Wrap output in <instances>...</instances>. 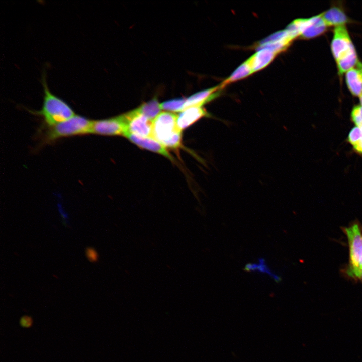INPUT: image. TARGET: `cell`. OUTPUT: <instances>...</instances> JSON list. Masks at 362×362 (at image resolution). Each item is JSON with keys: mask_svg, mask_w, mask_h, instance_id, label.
Wrapping results in <instances>:
<instances>
[{"mask_svg": "<svg viewBox=\"0 0 362 362\" xmlns=\"http://www.w3.org/2000/svg\"><path fill=\"white\" fill-rule=\"evenodd\" d=\"M331 51L336 62L356 53L346 26L334 28Z\"/></svg>", "mask_w": 362, "mask_h": 362, "instance_id": "cell-5", "label": "cell"}, {"mask_svg": "<svg viewBox=\"0 0 362 362\" xmlns=\"http://www.w3.org/2000/svg\"><path fill=\"white\" fill-rule=\"evenodd\" d=\"M209 114L202 107H191L177 115V125L182 130L186 129L203 117L208 116Z\"/></svg>", "mask_w": 362, "mask_h": 362, "instance_id": "cell-11", "label": "cell"}, {"mask_svg": "<svg viewBox=\"0 0 362 362\" xmlns=\"http://www.w3.org/2000/svg\"><path fill=\"white\" fill-rule=\"evenodd\" d=\"M345 82L351 94L355 97L362 95V73L357 65L345 73Z\"/></svg>", "mask_w": 362, "mask_h": 362, "instance_id": "cell-14", "label": "cell"}, {"mask_svg": "<svg viewBox=\"0 0 362 362\" xmlns=\"http://www.w3.org/2000/svg\"><path fill=\"white\" fill-rule=\"evenodd\" d=\"M44 97L41 109L35 112L42 116L47 126L65 121L75 115L72 108L63 100L52 94L42 76Z\"/></svg>", "mask_w": 362, "mask_h": 362, "instance_id": "cell-2", "label": "cell"}, {"mask_svg": "<svg viewBox=\"0 0 362 362\" xmlns=\"http://www.w3.org/2000/svg\"><path fill=\"white\" fill-rule=\"evenodd\" d=\"M346 235L349 250V260L347 273L353 278L360 279L362 273V227L354 223L342 228Z\"/></svg>", "mask_w": 362, "mask_h": 362, "instance_id": "cell-4", "label": "cell"}, {"mask_svg": "<svg viewBox=\"0 0 362 362\" xmlns=\"http://www.w3.org/2000/svg\"><path fill=\"white\" fill-rule=\"evenodd\" d=\"M277 54L268 48H261L251 56L247 61L253 73L266 67L273 61Z\"/></svg>", "mask_w": 362, "mask_h": 362, "instance_id": "cell-13", "label": "cell"}, {"mask_svg": "<svg viewBox=\"0 0 362 362\" xmlns=\"http://www.w3.org/2000/svg\"><path fill=\"white\" fill-rule=\"evenodd\" d=\"M360 279H362V273H361V276H360Z\"/></svg>", "mask_w": 362, "mask_h": 362, "instance_id": "cell-24", "label": "cell"}, {"mask_svg": "<svg viewBox=\"0 0 362 362\" xmlns=\"http://www.w3.org/2000/svg\"><path fill=\"white\" fill-rule=\"evenodd\" d=\"M350 119L355 126L362 125V107L360 104L353 106L350 113Z\"/></svg>", "mask_w": 362, "mask_h": 362, "instance_id": "cell-19", "label": "cell"}, {"mask_svg": "<svg viewBox=\"0 0 362 362\" xmlns=\"http://www.w3.org/2000/svg\"><path fill=\"white\" fill-rule=\"evenodd\" d=\"M321 14L322 18L328 27L343 26L351 22L350 19L343 9L338 6H333Z\"/></svg>", "mask_w": 362, "mask_h": 362, "instance_id": "cell-12", "label": "cell"}, {"mask_svg": "<svg viewBox=\"0 0 362 362\" xmlns=\"http://www.w3.org/2000/svg\"><path fill=\"white\" fill-rule=\"evenodd\" d=\"M126 132V126L122 115L93 121V134L106 136H124Z\"/></svg>", "mask_w": 362, "mask_h": 362, "instance_id": "cell-7", "label": "cell"}, {"mask_svg": "<svg viewBox=\"0 0 362 362\" xmlns=\"http://www.w3.org/2000/svg\"><path fill=\"white\" fill-rule=\"evenodd\" d=\"M124 136L140 148L150 150L164 156L171 161L174 160L172 156L160 143L151 137H144L126 132Z\"/></svg>", "mask_w": 362, "mask_h": 362, "instance_id": "cell-9", "label": "cell"}, {"mask_svg": "<svg viewBox=\"0 0 362 362\" xmlns=\"http://www.w3.org/2000/svg\"><path fill=\"white\" fill-rule=\"evenodd\" d=\"M186 101L185 98H176L163 102L160 104V106L162 109L167 111L181 112Z\"/></svg>", "mask_w": 362, "mask_h": 362, "instance_id": "cell-18", "label": "cell"}, {"mask_svg": "<svg viewBox=\"0 0 362 362\" xmlns=\"http://www.w3.org/2000/svg\"><path fill=\"white\" fill-rule=\"evenodd\" d=\"M136 109L140 114L153 120L161 113L162 109L158 101L154 98L141 104Z\"/></svg>", "mask_w": 362, "mask_h": 362, "instance_id": "cell-15", "label": "cell"}, {"mask_svg": "<svg viewBox=\"0 0 362 362\" xmlns=\"http://www.w3.org/2000/svg\"><path fill=\"white\" fill-rule=\"evenodd\" d=\"M252 73L251 68L246 60L241 64L221 85L223 87H224L229 83L245 78Z\"/></svg>", "mask_w": 362, "mask_h": 362, "instance_id": "cell-16", "label": "cell"}, {"mask_svg": "<svg viewBox=\"0 0 362 362\" xmlns=\"http://www.w3.org/2000/svg\"><path fill=\"white\" fill-rule=\"evenodd\" d=\"M85 255L90 262H95L98 261V254L94 248L87 247L85 250Z\"/></svg>", "mask_w": 362, "mask_h": 362, "instance_id": "cell-20", "label": "cell"}, {"mask_svg": "<svg viewBox=\"0 0 362 362\" xmlns=\"http://www.w3.org/2000/svg\"><path fill=\"white\" fill-rule=\"evenodd\" d=\"M122 116L126 126V133L151 137L153 120L140 114L136 109L122 114Z\"/></svg>", "mask_w": 362, "mask_h": 362, "instance_id": "cell-6", "label": "cell"}, {"mask_svg": "<svg viewBox=\"0 0 362 362\" xmlns=\"http://www.w3.org/2000/svg\"><path fill=\"white\" fill-rule=\"evenodd\" d=\"M259 263H248L243 268L246 272L258 271L261 273L267 274L273 278L276 283H279L282 279L280 276L274 274L267 266L265 261L263 258H260Z\"/></svg>", "mask_w": 362, "mask_h": 362, "instance_id": "cell-17", "label": "cell"}, {"mask_svg": "<svg viewBox=\"0 0 362 362\" xmlns=\"http://www.w3.org/2000/svg\"><path fill=\"white\" fill-rule=\"evenodd\" d=\"M223 88V87L220 84L194 94L186 99L182 111L191 107H202L203 105L219 96L221 90Z\"/></svg>", "mask_w": 362, "mask_h": 362, "instance_id": "cell-10", "label": "cell"}, {"mask_svg": "<svg viewBox=\"0 0 362 362\" xmlns=\"http://www.w3.org/2000/svg\"><path fill=\"white\" fill-rule=\"evenodd\" d=\"M20 324L23 328H30L33 325V319L31 316L24 315L20 318Z\"/></svg>", "mask_w": 362, "mask_h": 362, "instance_id": "cell-21", "label": "cell"}, {"mask_svg": "<svg viewBox=\"0 0 362 362\" xmlns=\"http://www.w3.org/2000/svg\"><path fill=\"white\" fill-rule=\"evenodd\" d=\"M93 121L75 114L63 122L52 126L47 125L42 141L43 144L49 143L63 137L92 133Z\"/></svg>", "mask_w": 362, "mask_h": 362, "instance_id": "cell-3", "label": "cell"}, {"mask_svg": "<svg viewBox=\"0 0 362 362\" xmlns=\"http://www.w3.org/2000/svg\"><path fill=\"white\" fill-rule=\"evenodd\" d=\"M357 66L360 69L362 73V63L359 62L357 64Z\"/></svg>", "mask_w": 362, "mask_h": 362, "instance_id": "cell-22", "label": "cell"}, {"mask_svg": "<svg viewBox=\"0 0 362 362\" xmlns=\"http://www.w3.org/2000/svg\"><path fill=\"white\" fill-rule=\"evenodd\" d=\"M301 38L309 39L324 33L328 26L322 17L321 14L309 18L298 19Z\"/></svg>", "mask_w": 362, "mask_h": 362, "instance_id": "cell-8", "label": "cell"}, {"mask_svg": "<svg viewBox=\"0 0 362 362\" xmlns=\"http://www.w3.org/2000/svg\"><path fill=\"white\" fill-rule=\"evenodd\" d=\"M359 100H360V105L362 107V95L360 97H359Z\"/></svg>", "mask_w": 362, "mask_h": 362, "instance_id": "cell-23", "label": "cell"}, {"mask_svg": "<svg viewBox=\"0 0 362 362\" xmlns=\"http://www.w3.org/2000/svg\"><path fill=\"white\" fill-rule=\"evenodd\" d=\"M177 115L169 112L159 114L153 120L151 138L165 147L177 149L182 145V130L177 125Z\"/></svg>", "mask_w": 362, "mask_h": 362, "instance_id": "cell-1", "label": "cell"}]
</instances>
